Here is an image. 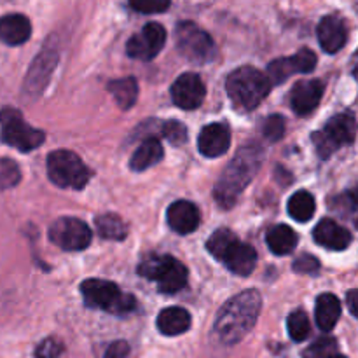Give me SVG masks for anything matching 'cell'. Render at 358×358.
I'll list each match as a JSON object with an SVG mask.
<instances>
[{"label":"cell","mask_w":358,"mask_h":358,"mask_svg":"<svg viewBox=\"0 0 358 358\" xmlns=\"http://www.w3.org/2000/svg\"><path fill=\"white\" fill-rule=\"evenodd\" d=\"M262 310L261 294L257 290H245L227 301L217 317L213 332L224 345H236L254 329Z\"/></svg>","instance_id":"6da1fadb"},{"label":"cell","mask_w":358,"mask_h":358,"mask_svg":"<svg viewBox=\"0 0 358 358\" xmlns=\"http://www.w3.org/2000/svg\"><path fill=\"white\" fill-rule=\"evenodd\" d=\"M262 159H264L262 147L257 145V143H248V145H243L238 150L234 159L227 164L226 170L222 171V175L217 180L215 189H213L215 201L222 208H231L238 201L245 187L257 175Z\"/></svg>","instance_id":"7a4b0ae2"},{"label":"cell","mask_w":358,"mask_h":358,"mask_svg":"<svg viewBox=\"0 0 358 358\" xmlns=\"http://www.w3.org/2000/svg\"><path fill=\"white\" fill-rule=\"evenodd\" d=\"M206 250L222 261L234 275L248 276L257 266V252L243 243L229 229H219L206 241Z\"/></svg>","instance_id":"3957f363"},{"label":"cell","mask_w":358,"mask_h":358,"mask_svg":"<svg viewBox=\"0 0 358 358\" xmlns=\"http://www.w3.org/2000/svg\"><path fill=\"white\" fill-rule=\"evenodd\" d=\"M271 87L273 86L269 84L266 73L254 69V66H241V69L234 70L227 77L226 83V90L231 101L240 110L247 112L255 110L261 105V101L268 96Z\"/></svg>","instance_id":"277c9868"},{"label":"cell","mask_w":358,"mask_h":358,"mask_svg":"<svg viewBox=\"0 0 358 358\" xmlns=\"http://www.w3.org/2000/svg\"><path fill=\"white\" fill-rule=\"evenodd\" d=\"M80 292H83L86 306L94 310H103L112 315H124L135 310V297L119 290L115 283L107 280L91 278L80 283Z\"/></svg>","instance_id":"5b68a950"},{"label":"cell","mask_w":358,"mask_h":358,"mask_svg":"<svg viewBox=\"0 0 358 358\" xmlns=\"http://www.w3.org/2000/svg\"><path fill=\"white\" fill-rule=\"evenodd\" d=\"M138 275L157 283L163 294H175L187 283V268L170 255H150L138 266Z\"/></svg>","instance_id":"8992f818"},{"label":"cell","mask_w":358,"mask_h":358,"mask_svg":"<svg viewBox=\"0 0 358 358\" xmlns=\"http://www.w3.org/2000/svg\"><path fill=\"white\" fill-rule=\"evenodd\" d=\"M48 177L62 189H83L91 171L72 150H55L48 156Z\"/></svg>","instance_id":"52a82bcc"},{"label":"cell","mask_w":358,"mask_h":358,"mask_svg":"<svg viewBox=\"0 0 358 358\" xmlns=\"http://www.w3.org/2000/svg\"><path fill=\"white\" fill-rule=\"evenodd\" d=\"M177 48L185 59L192 63H210L217 56V45L212 35L199 28L192 21H182L177 24Z\"/></svg>","instance_id":"ba28073f"},{"label":"cell","mask_w":358,"mask_h":358,"mask_svg":"<svg viewBox=\"0 0 358 358\" xmlns=\"http://www.w3.org/2000/svg\"><path fill=\"white\" fill-rule=\"evenodd\" d=\"M0 124H2V142L21 152H30L44 143V133L27 124L23 115L16 108H2Z\"/></svg>","instance_id":"9c48e42d"},{"label":"cell","mask_w":358,"mask_h":358,"mask_svg":"<svg viewBox=\"0 0 358 358\" xmlns=\"http://www.w3.org/2000/svg\"><path fill=\"white\" fill-rule=\"evenodd\" d=\"M357 136V121L352 114H338L325 124L322 131L313 133V143L318 156L327 159L339 147L353 143Z\"/></svg>","instance_id":"30bf717a"},{"label":"cell","mask_w":358,"mask_h":358,"mask_svg":"<svg viewBox=\"0 0 358 358\" xmlns=\"http://www.w3.org/2000/svg\"><path fill=\"white\" fill-rule=\"evenodd\" d=\"M49 238L56 247L63 248V250L77 252L90 247L93 233H91L90 226L83 220L73 219V217H63V219L55 220L51 224Z\"/></svg>","instance_id":"8fae6325"},{"label":"cell","mask_w":358,"mask_h":358,"mask_svg":"<svg viewBox=\"0 0 358 358\" xmlns=\"http://www.w3.org/2000/svg\"><path fill=\"white\" fill-rule=\"evenodd\" d=\"M166 42V30L159 23H147L140 34H135L126 44V52L129 58L150 62L156 58L164 48Z\"/></svg>","instance_id":"7c38bea8"},{"label":"cell","mask_w":358,"mask_h":358,"mask_svg":"<svg viewBox=\"0 0 358 358\" xmlns=\"http://www.w3.org/2000/svg\"><path fill=\"white\" fill-rule=\"evenodd\" d=\"M317 66V55L311 49L304 48L299 49L294 56L290 58H278L268 65V77L269 84H283L290 76L294 73H308Z\"/></svg>","instance_id":"4fadbf2b"},{"label":"cell","mask_w":358,"mask_h":358,"mask_svg":"<svg viewBox=\"0 0 358 358\" xmlns=\"http://www.w3.org/2000/svg\"><path fill=\"white\" fill-rule=\"evenodd\" d=\"M206 96V87L198 73H182L171 86V98L177 107L184 110H194L203 103Z\"/></svg>","instance_id":"5bb4252c"},{"label":"cell","mask_w":358,"mask_h":358,"mask_svg":"<svg viewBox=\"0 0 358 358\" xmlns=\"http://www.w3.org/2000/svg\"><path fill=\"white\" fill-rule=\"evenodd\" d=\"M56 62H58V51L52 45H45L41 55L34 59L27 79H24V93L28 96L41 94V91L48 84L49 77H51L52 70H55Z\"/></svg>","instance_id":"9a60e30c"},{"label":"cell","mask_w":358,"mask_h":358,"mask_svg":"<svg viewBox=\"0 0 358 358\" xmlns=\"http://www.w3.org/2000/svg\"><path fill=\"white\" fill-rule=\"evenodd\" d=\"M318 42H320L322 49L329 55L341 51L348 38V30H346V23L341 16L338 14H329V16L322 17L317 28Z\"/></svg>","instance_id":"2e32d148"},{"label":"cell","mask_w":358,"mask_h":358,"mask_svg":"<svg viewBox=\"0 0 358 358\" xmlns=\"http://www.w3.org/2000/svg\"><path fill=\"white\" fill-rule=\"evenodd\" d=\"M324 83L318 79L301 80L292 87L290 93V105L297 115H308L318 107L324 96Z\"/></svg>","instance_id":"e0dca14e"},{"label":"cell","mask_w":358,"mask_h":358,"mask_svg":"<svg viewBox=\"0 0 358 358\" xmlns=\"http://www.w3.org/2000/svg\"><path fill=\"white\" fill-rule=\"evenodd\" d=\"M199 152L205 157H219L231 147V131L224 122H212L205 126L198 136Z\"/></svg>","instance_id":"ac0fdd59"},{"label":"cell","mask_w":358,"mask_h":358,"mask_svg":"<svg viewBox=\"0 0 358 358\" xmlns=\"http://www.w3.org/2000/svg\"><path fill=\"white\" fill-rule=\"evenodd\" d=\"M313 238L320 247L329 248V250H346L352 243V234L348 229H345L343 226H339L338 222H334L332 219H324L318 222V226L315 227Z\"/></svg>","instance_id":"d6986e66"},{"label":"cell","mask_w":358,"mask_h":358,"mask_svg":"<svg viewBox=\"0 0 358 358\" xmlns=\"http://www.w3.org/2000/svg\"><path fill=\"white\" fill-rule=\"evenodd\" d=\"M168 226L178 234H189L198 229L199 212L191 201H175L166 212Z\"/></svg>","instance_id":"ffe728a7"},{"label":"cell","mask_w":358,"mask_h":358,"mask_svg":"<svg viewBox=\"0 0 358 358\" xmlns=\"http://www.w3.org/2000/svg\"><path fill=\"white\" fill-rule=\"evenodd\" d=\"M31 23L23 14H6L0 17V41L7 45H21L30 38Z\"/></svg>","instance_id":"44dd1931"},{"label":"cell","mask_w":358,"mask_h":358,"mask_svg":"<svg viewBox=\"0 0 358 358\" xmlns=\"http://www.w3.org/2000/svg\"><path fill=\"white\" fill-rule=\"evenodd\" d=\"M164 156V150L163 145L157 138L154 136H147L136 150L133 152L131 159H129V166H131L133 171H143V170H149L152 168L154 164L159 163Z\"/></svg>","instance_id":"7402d4cb"},{"label":"cell","mask_w":358,"mask_h":358,"mask_svg":"<svg viewBox=\"0 0 358 358\" xmlns=\"http://www.w3.org/2000/svg\"><path fill=\"white\" fill-rule=\"evenodd\" d=\"M191 324L192 318L189 315V311L178 306L166 308L157 317V329L164 336L184 334V332H187L191 329Z\"/></svg>","instance_id":"603a6c76"},{"label":"cell","mask_w":358,"mask_h":358,"mask_svg":"<svg viewBox=\"0 0 358 358\" xmlns=\"http://www.w3.org/2000/svg\"><path fill=\"white\" fill-rule=\"evenodd\" d=\"M341 317V303L334 294H322L317 299L315 308V318H317L318 327L324 332H331L338 324Z\"/></svg>","instance_id":"cb8c5ba5"},{"label":"cell","mask_w":358,"mask_h":358,"mask_svg":"<svg viewBox=\"0 0 358 358\" xmlns=\"http://www.w3.org/2000/svg\"><path fill=\"white\" fill-rule=\"evenodd\" d=\"M266 241H268V247L273 254L276 255H287L297 247V238L296 231L290 226H285V224H280V226L271 227L268 231V236H266Z\"/></svg>","instance_id":"d4e9b609"},{"label":"cell","mask_w":358,"mask_h":358,"mask_svg":"<svg viewBox=\"0 0 358 358\" xmlns=\"http://www.w3.org/2000/svg\"><path fill=\"white\" fill-rule=\"evenodd\" d=\"M107 90L114 96L117 107L122 108V110H129L136 103V98H138V83L133 77L112 80Z\"/></svg>","instance_id":"484cf974"},{"label":"cell","mask_w":358,"mask_h":358,"mask_svg":"<svg viewBox=\"0 0 358 358\" xmlns=\"http://www.w3.org/2000/svg\"><path fill=\"white\" fill-rule=\"evenodd\" d=\"M287 206H289V215L294 220H297V222H308L315 215L317 203H315L313 194H310L308 191H297L289 199V205Z\"/></svg>","instance_id":"4316f807"},{"label":"cell","mask_w":358,"mask_h":358,"mask_svg":"<svg viewBox=\"0 0 358 358\" xmlns=\"http://www.w3.org/2000/svg\"><path fill=\"white\" fill-rule=\"evenodd\" d=\"M96 231L101 238L105 240L121 241L124 240L128 234V226L121 217L114 215V213H105V215L96 217Z\"/></svg>","instance_id":"83f0119b"},{"label":"cell","mask_w":358,"mask_h":358,"mask_svg":"<svg viewBox=\"0 0 358 358\" xmlns=\"http://www.w3.org/2000/svg\"><path fill=\"white\" fill-rule=\"evenodd\" d=\"M287 329H289V334L294 341L296 343L304 341V339H306L311 332L310 318H308V315L304 313L303 310H296L294 313L289 315V320H287Z\"/></svg>","instance_id":"f1b7e54d"},{"label":"cell","mask_w":358,"mask_h":358,"mask_svg":"<svg viewBox=\"0 0 358 358\" xmlns=\"http://www.w3.org/2000/svg\"><path fill=\"white\" fill-rule=\"evenodd\" d=\"M336 350H338V341L331 336H324V338L317 339L313 345L308 346L304 350L303 357L304 358H331L336 355Z\"/></svg>","instance_id":"f546056e"},{"label":"cell","mask_w":358,"mask_h":358,"mask_svg":"<svg viewBox=\"0 0 358 358\" xmlns=\"http://www.w3.org/2000/svg\"><path fill=\"white\" fill-rule=\"evenodd\" d=\"M21 171L17 164L10 159H0V191L10 189L20 182Z\"/></svg>","instance_id":"4dcf8cb0"},{"label":"cell","mask_w":358,"mask_h":358,"mask_svg":"<svg viewBox=\"0 0 358 358\" xmlns=\"http://www.w3.org/2000/svg\"><path fill=\"white\" fill-rule=\"evenodd\" d=\"M129 7L140 14H159L168 10L170 0H128Z\"/></svg>","instance_id":"1f68e13d"},{"label":"cell","mask_w":358,"mask_h":358,"mask_svg":"<svg viewBox=\"0 0 358 358\" xmlns=\"http://www.w3.org/2000/svg\"><path fill=\"white\" fill-rule=\"evenodd\" d=\"M163 136L173 145L187 142V128L180 121H168L163 124Z\"/></svg>","instance_id":"d6a6232c"},{"label":"cell","mask_w":358,"mask_h":358,"mask_svg":"<svg viewBox=\"0 0 358 358\" xmlns=\"http://www.w3.org/2000/svg\"><path fill=\"white\" fill-rule=\"evenodd\" d=\"M65 353V346L58 338H48L37 346L35 358H62Z\"/></svg>","instance_id":"836d02e7"},{"label":"cell","mask_w":358,"mask_h":358,"mask_svg":"<svg viewBox=\"0 0 358 358\" xmlns=\"http://www.w3.org/2000/svg\"><path fill=\"white\" fill-rule=\"evenodd\" d=\"M262 133H264V136L269 142L280 140L283 136V133H285V119L278 114L269 115L264 121V129H262Z\"/></svg>","instance_id":"e575fe53"},{"label":"cell","mask_w":358,"mask_h":358,"mask_svg":"<svg viewBox=\"0 0 358 358\" xmlns=\"http://www.w3.org/2000/svg\"><path fill=\"white\" fill-rule=\"evenodd\" d=\"M320 269V261L310 254H304L294 261V271L301 275H315Z\"/></svg>","instance_id":"d590c367"},{"label":"cell","mask_w":358,"mask_h":358,"mask_svg":"<svg viewBox=\"0 0 358 358\" xmlns=\"http://www.w3.org/2000/svg\"><path fill=\"white\" fill-rule=\"evenodd\" d=\"M129 345L126 341H115L105 352L103 358H128Z\"/></svg>","instance_id":"8d00e7d4"},{"label":"cell","mask_w":358,"mask_h":358,"mask_svg":"<svg viewBox=\"0 0 358 358\" xmlns=\"http://www.w3.org/2000/svg\"><path fill=\"white\" fill-rule=\"evenodd\" d=\"M346 304H348L353 317L358 318V290H350V292L346 294Z\"/></svg>","instance_id":"74e56055"},{"label":"cell","mask_w":358,"mask_h":358,"mask_svg":"<svg viewBox=\"0 0 358 358\" xmlns=\"http://www.w3.org/2000/svg\"><path fill=\"white\" fill-rule=\"evenodd\" d=\"M352 199H353V203H355V205H358V185L352 191Z\"/></svg>","instance_id":"f35d334b"},{"label":"cell","mask_w":358,"mask_h":358,"mask_svg":"<svg viewBox=\"0 0 358 358\" xmlns=\"http://www.w3.org/2000/svg\"><path fill=\"white\" fill-rule=\"evenodd\" d=\"M353 76H355V79L358 80V55L355 58V63H353Z\"/></svg>","instance_id":"ab89813d"},{"label":"cell","mask_w":358,"mask_h":358,"mask_svg":"<svg viewBox=\"0 0 358 358\" xmlns=\"http://www.w3.org/2000/svg\"><path fill=\"white\" fill-rule=\"evenodd\" d=\"M331 358H346V357H343V355H338V353H336V355H332Z\"/></svg>","instance_id":"60d3db41"},{"label":"cell","mask_w":358,"mask_h":358,"mask_svg":"<svg viewBox=\"0 0 358 358\" xmlns=\"http://www.w3.org/2000/svg\"><path fill=\"white\" fill-rule=\"evenodd\" d=\"M357 227H358V222H357Z\"/></svg>","instance_id":"b9f144b4"}]
</instances>
